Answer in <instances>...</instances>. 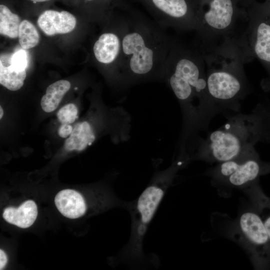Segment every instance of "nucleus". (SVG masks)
I'll use <instances>...</instances> for the list:
<instances>
[{
	"label": "nucleus",
	"mask_w": 270,
	"mask_h": 270,
	"mask_svg": "<svg viewBox=\"0 0 270 270\" xmlns=\"http://www.w3.org/2000/svg\"><path fill=\"white\" fill-rule=\"evenodd\" d=\"M119 62L122 88L161 81L168 54L177 38L154 20L128 10Z\"/></svg>",
	"instance_id": "2"
},
{
	"label": "nucleus",
	"mask_w": 270,
	"mask_h": 270,
	"mask_svg": "<svg viewBox=\"0 0 270 270\" xmlns=\"http://www.w3.org/2000/svg\"><path fill=\"white\" fill-rule=\"evenodd\" d=\"M0 118H2L3 115H4V110H3L2 108V107L1 106H0Z\"/></svg>",
	"instance_id": "24"
},
{
	"label": "nucleus",
	"mask_w": 270,
	"mask_h": 270,
	"mask_svg": "<svg viewBox=\"0 0 270 270\" xmlns=\"http://www.w3.org/2000/svg\"><path fill=\"white\" fill-rule=\"evenodd\" d=\"M236 42L246 64L255 56L270 65V22L248 16L245 28Z\"/></svg>",
	"instance_id": "8"
},
{
	"label": "nucleus",
	"mask_w": 270,
	"mask_h": 270,
	"mask_svg": "<svg viewBox=\"0 0 270 270\" xmlns=\"http://www.w3.org/2000/svg\"><path fill=\"white\" fill-rule=\"evenodd\" d=\"M128 20L126 16L119 18L114 28L101 34L93 46L94 57L99 64L109 66L114 82L122 88L119 70L122 39Z\"/></svg>",
	"instance_id": "9"
},
{
	"label": "nucleus",
	"mask_w": 270,
	"mask_h": 270,
	"mask_svg": "<svg viewBox=\"0 0 270 270\" xmlns=\"http://www.w3.org/2000/svg\"><path fill=\"white\" fill-rule=\"evenodd\" d=\"M162 82L176 98L182 126L178 146L194 142L206 130L214 116L221 114L208 93L204 59L200 50L177 39L166 60Z\"/></svg>",
	"instance_id": "1"
},
{
	"label": "nucleus",
	"mask_w": 270,
	"mask_h": 270,
	"mask_svg": "<svg viewBox=\"0 0 270 270\" xmlns=\"http://www.w3.org/2000/svg\"><path fill=\"white\" fill-rule=\"evenodd\" d=\"M8 258L5 252L2 250H0V270H2L5 266L7 263Z\"/></svg>",
	"instance_id": "22"
},
{
	"label": "nucleus",
	"mask_w": 270,
	"mask_h": 270,
	"mask_svg": "<svg viewBox=\"0 0 270 270\" xmlns=\"http://www.w3.org/2000/svg\"><path fill=\"white\" fill-rule=\"evenodd\" d=\"M28 63L27 54L24 50H20L10 55V66L17 71L26 70Z\"/></svg>",
	"instance_id": "20"
},
{
	"label": "nucleus",
	"mask_w": 270,
	"mask_h": 270,
	"mask_svg": "<svg viewBox=\"0 0 270 270\" xmlns=\"http://www.w3.org/2000/svg\"><path fill=\"white\" fill-rule=\"evenodd\" d=\"M204 60L208 93L221 114L240 112V103L250 92L236 40L200 52Z\"/></svg>",
	"instance_id": "5"
},
{
	"label": "nucleus",
	"mask_w": 270,
	"mask_h": 270,
	"mask_svg": "<svg viewBox=\"0 0 270 270\" xmlns=\"http://www.w3.org/2000/svg\"><path fill=\"white\" fill-rule=\"evenodd\" d=\"M154 20L164 29L180 32L194 30L196 9L188 0H138Z\"/></svg>",
	"instance_id": "6"
},
{
	"label": "nucleus",
	"mask_w": 270,
	"mask_h": 270,
	"mask_svg": "<svg viewBox=\"0 0 270 270\" xmlns=\"http://www.w3.org/2000/svg\"><path fill=\"white\" fill-rule=\"evenodd\" d=\"M10 55H0V84L10 90L16 91L22 86L26 73V70L18 72L12 67Z\"/></svg>",
	"instance_id": "15"
},
{
	"label": "nucleus",
	"mask_w": 270,
	"mask_h": 270,
	"mask_svg": "<svg viewBox=\"0 0 270 270\" xmlns=\"http://www.w3.org/2000/svg\"><path fill=\"white\" fill-rule=\"evenodd\" d=\"M54 203L64 216L71 219L82 216L87 210L84 197L73 190L65 189L59 192L55 196Z\"/></svg>",
	"instance_id": "12"
},
{
	"label": "nucleus",
	"mask_w": 270,
	"mask_h": 270,
	"mask_svg": "<svg viewBox=\"0 0 270 270\" xmlns=\"http://www.w3.org/2000/svg\"><path fill=\"white\" fill-rule=\"evenodd\" d=\"M264 224L266 230L269 240H270V216L268 217L265 220Z\"/></svg>",
	"instance_id": "23"
},
{
	"label": "nucleus",
	"mask_w": 270,
	"mask_h": 270,
	"mask_svg": "<svg viewBox=\"0 0 270 270\" xmlns=\"http://www.w3.org/2000/svg\"><path fill=\"white\" fill-rule=\"evenodd\" d=\"M238 228L244 245L251 252L264 247L270 240L264 222L254 212L243 213L238 222Z\"/></svg>",
	"instance_id": "10"
},
{
	"label": "nucleus",
	"mask_w": 270,
	"mask_h": 270,
	"mask_svg": "<svg viewBox=\"0 0 270 270\" xmlns=\"http://www.w3.org/2000/svg\"><path fill=\"white\" fill-rule=\"evenodd\" d=\"M38 24L47 36L64 34L71 32L76 27V18L67 11L46 10L38 19Z\"/></svg>",
	"instance_id": "11"
},
{
	"label": "nucleus",
	"mask_w": 270,
	"mask_h": 270,
	"mask_svg": "<svg viewBox=\"0 0 270 270\" xmlns=\"http://www.w3.org/2000/svg\"><path fill=\"white\" fill-rule=\"evenodd\" d=\"M226 116V124L195 142L190 152L192 161L224 162L254 148L258 142L270 141V102L258 104L250 114L240 112Z\"/></svg>",
	"instance_id": "3"
},
{
	"label": "nucleus",
	"mask_w": 270,
	"mask_h": 270,
	"mask_svg": "<svg viewBox=\"0 0 270 270\" xmlns=\"http://www.w3.org/2000/svg\"><path fill=\"white\" fill-rule=\"evenodd\" d=\"M31 1H32L34 2H47V1H49V0H30Z\"/></svg>",
	"instance_id": "25"
},
{
	"label": "nucleus",
	"mask_w": 270,
	"mask_h": 270,
	"mask_svg": "<svg viewBox=\"0 0 270 270\" xmlns=\"http://www.w3.org/2000/svg\"><path fill=\"white\" fill-rule=\"evenodd\" d=\"M19 43L24 50L36 46L39 42L40 35L34 26L24 20L21 22L18 34Z\"/></svg>",
	"instance_id": "18"
},
{
	"label": "nucleus",
	"mask_w": 270,
	"mask_h": 270,
	"mask_svg": "<svg viewBox=\"0 0 270 270\" xmlns=\"http://www.w3.org/2000/svg\"><path fill=\"white\" fill-rule=\"evenodd\" d=\"M86 0L92 2V1H95V0ZM116 0L118 1V2H122V3L126 4V2H124V0Z\"/></svg>",
	"instance_id": "26"
},
{
	"label": "nucleus",
	"mask_w": 270,
	"mask_h": 270,
	"mask_svg": "<svg viewBox=\"0 0 270 270\" xmlns=\"http://www.w3.org/2000/svg\"><path fill=\"white\" fill-rule=\"evenodd\" d=\"M78 110L73 104H68L59 110L57 112L58 120L62 124H70L78 118Z\"/></svg>",
	"instance_id": "19"
},
{
	"label": "nucleus",
	"mask_w": 270,
	"mask_h": 270,
	"mask_svg": "<svg viewBox=\"0 0 270 270\" xmlns=\"http://www.w3.org/2000/svg\"><path fill=\"white\" fill-rule=\"evenodd\" d=\"M37 216V206L32 200L25 201L18 208L8 207L2 214L3 218L8 222L23 228L31 226Z\"/></svg>",
	"instance_id": "13"
},
{
	"label": "nucleus",
	"mask_w": 270,
	"mask_h": 270,
	"mask_svg": "<svg viewBox=\"0 0 270 270\" xmlns=\"http://www.w3.org/2000/svg\"><path fill=\"white\" fill-rule=\"evenodd\" d=\"M262 164L254 148L232 160L218 162L208 172L216 181L243 187L255 180L262 172Z\"/></svg>",
	"instance_id": "7"
},
{
	"label": "nucleus",
	"mask_w": 270,
	"mask_h": 270,
	"mask_svg": "<svg viewBox=\"0 0 270 270\" xmlns=\"http://www.w3.org/2000/svg\"><path fill=\"white\" fill-rule=\"evenodd\" d=\"M94 126L91 122L84 121L76 124L66 140L64 148L68 151H82L91 146L96 138Z\"/></svg>",
	"instance_id": "14"
},
{
	"label": "nucleus",
	"mask_w": 270,
	"mask_h": 270,
	"mask_svg": "<svg viewBox=\"0 0 270 270\" xmlns=\"http://www.w3.org/2000/svg\"><path fill=\"white\" fill-rule=\"evenodd\" d=\"M21 23L20 17L4 4L0 5V33L10 38L18 36Z\"/></svg>",
	"instance_id": "17"
},
{
	"label": "nucleus",
	"mask_w": 270,
	"mask_h": 270,
	"mask_svg": "<svg viewBox=\"0 0 270 270\" xmlns=\"http://www.w3.org/2000/svg\"><path fill=\"white\" fill-rule=\"evenodd\" d=\"M73 130L72 127L70 124H62L58 129V134L62 138H66L70 136Z\"/></svg>",
	"instance_id": "21"
},
{
	"label": "nucleus",
	"mask_w": 270,
	"mask_h": 270,
	"mask_svg": "<svg viewBox=\"0 0 270 270\" xmlns=\"http://www.w3.org/2000/svg\"><path fill=\"white\" fill-rule=\"evenodd\" d=\"M70 88V83L66 80H60L50 84L41 99L42 109L46 112L54 110Z\"/></svg>",
	"instance_id": "16"
},
{
	"label": "nucleus",
	"mask_w": 270,
	"mask_h": 270,
	"mask_svg": "<svg viewBox=\"0 0 270 270\" xmlns=\"http://www.w3.org/2000/svg\"><path fill=\"white\" fill-rule=\"evenodd\" d=\"M192 162L190 154L179 152L166 168L156 171L149 184L140 196L128 202L126 209L131 218L130 235L127 244L122 248L119 260L122 264L134 268L154 266L143 250V241L148 228L162 198L172 184L178 172Z\"/></svg>",
	"instance_id": "4"
}]
</instances>
